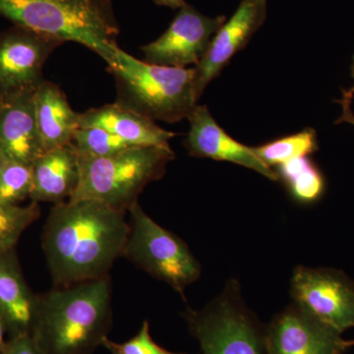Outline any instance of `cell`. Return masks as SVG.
<instances>
[{
  "instance_id": "21",
  "label": "cell",
  "mask_w": 354,
  "mask_h": 354,
  "mask_svg": "<svg viewBox=\"0 0 354 354\" xmlns=\"http://www.w3.org/2000/svg\"><path fill=\"white\" fill-rule=\"evenodd\" d=\"M39 215V203L22 206L0 201V254L14 250L25 230Z\"/></svg>"
},
{
  "instance_id": "28",
  "label": "cell",
  "mask_w": 354,
  "mask_h": 354,
  "mask_svg": "<svg viewBox=\"0 0 354 354\" xmlns=\"http://www.w3.org/2000/svg\"><path fill=\"white\" fill-rule=\"evenodd\" d=\"M6 335H8V334H7L6 323L0 315V354L3 351L6 342L8 341V339H6Z\"/></svg>"
},
{
  "instance_id": "2",
  "label": "cell",
  "mask_w": 354,
  "mask_h": 354,
  "mask_svg": "<svg viewBox=\"0 0 354 354\" xmlns=\"http://www.w3.org/2000/svg\"><path fill=\"white\" fill-rule=\"evenodd\" d=\"M113 324L109 276L38 295L32 337L44 354H92Z\"/></svg>"
},
{
  "instance_id": "8",
  "label": "cell",
  "mask_w": 354,
  "mask_h": 354,
  "mask_svg": "<svg viewBox=\"0 0 354 354\" xmlns=\"http://www.w3.org/2000/svg\"><path fill=\"white\" fill-rule=\"evenodd\" d=\"M64 43L19 25L0 32V102L36 92L46 60Z\"/></svg>"
},
{
  "instance_id": "20",
  "label": "cell",
  "mask_w": 354,
  "mask_h": 354,
  "mask_svg": "<svg viewBox=\"0 0 354 354\" xmlns=\"http://www.w3.org/2000/svg\"><path fill=\"white\" fill-rule=\"evenodd\" d=\"M252 148L256 156L272 169L295 158L309 157L318 151L319 146L315 130L308 127Z\"/></svg>"
},
{
  "instance_id": "24",
  "label": "cell",
  "mask_w": 354,
  "mask_h": 354,
  "mask_svg": "<svg viewBox=\"0 0 354 354\" xmlns=\"http://www.w3.org/2000/svg\"><path fill=\"white\" fill-rule=\"evenodd\" d=\"M102 346L113 348L121 354H185L172 353L158 346L151 335L150 324L148 321H144L139 332L129 341L118 344L111 341L108 337L104 339Z\"/></svg>"
},
{
  "instance_id": "4",
  "label": "cell",
  "mask_w": 354,
  "mask_h": 354,
  "mask_svg": "<svg viewBox=\"0 0 354 354\" xmlns=\"http://www.w3.org/2000/svg\"><path fill=\"white\" fill-rule=\"evenodd\" d=\"M108 71L115 80V104L153 121L179 122L199 101L194 68L148 64L120 48Z\"/></svg>"
},
{
  "instance_id": "17",
  "label": "cell",
  "mask_w": 354,
  "mask_h": 354,
  "mask_svg": "<svg viewBox=\"0 0 354 354\" xmlns=\"http://www.w3.org/2000/svg\"><path fill=\"white\" fill-rule=\"evenodd\" d=\"M79 127L101 128L131 146L169 147V140L176 136L156 121L115 102L79 113Z\"/></svg>"
},
{
  "instance_id": "10",
  "label": "cell",
  "mask_w": 354,
  "mask_h": 354,
  "mask_svg": "<svg viewBox=\"0 0 354 354\" xmlns=\"http://www.w3.org/2000/svg\"><path fill=\"white\" fill-rule=\"evenodd\" d=\"M227 16L209 17L186 4L162 36L141 46L145 62L162 66L187 68L199 64Z\"/></svg>"
},
{
  "instance_id": "14",
  "label": "cell",
  "mask_w": 354,
  "mask_h": 354,
  "mask_svg": "<svg viewBox=\"0 0 354 354\" xmlns=\"http://www.w3.org/2000/svg\"><path fill=\"white\" fill-rule=\"evenodd\" d=\"M32 94L0 102V158L32 162L44 151L35 115Z\"/></svg>"
},
{
  "instance_id": "5",
  "label": "cell",
  "mask_w": 354,
  "mask_h": 354,
  "mask_svg": "<svg viewBox=\"0 0 354 354\" xmlns=\"http://www.w3.org/2000/svg\"><path fill=\"white\" fill-rule=\"evenodd\" d=\"M174 158L171 146H132L101 158L79 155L80 180L68 201L94 200L128 213L146 186L165 176Z\"/></svg>"
},
{
  "instance_id": "18",
  "label": "cell",
  "mask_w": 354,
  "mask_h": 354,
  "mask_svg": "<svg viewBox=\"0 0 354 354\" xmlns=\"http://www.w3.org/2000/svg\"><path fill=\"white\" fill-rule=\"evenodd\" d=\"M37 127L44 151L73 142L79 129V113L70 106L57 84L44 80L32 95Z\"/></svg>"
},
{
  "instance_id": "15",
  "label": "cell",
  "mask_w": 354,
  "mask_h": 354,
  "mask_svg": "<svg viewBox=\"0 0 354 354\" xmlns=\"http://www.w3.org/2000/svg\"><path fill=\"white\" fill-rule=\"evenodd\" d=\"M32 202H66L78 187L80 160L73 143L46 151L32 162Z\"/></svg>"
},
{
  "instance_id": "23",
  "label": "cell",
  "mask_w": 354,
  "mask_h": 354,
  "mask_svg": "<svg viewBox=\"0 0 354 354\" xmlns=\"http://www.w3.org/2000/svg\"><path fill=\"white\" fill-rule=\"evenodd\" d=\"M79 155L87 157H108L132 147L113 133L97 127H79L73 138Z\"/></svg>"
},
{
  "instance_id": "26",
  "label": "cell",
  "mask_w": 354,
  "mask_h": 354,
  "mask_svg": "<svg viewBox=\"0 0 354 354\" xmlns=\"http://www.w3.org/2000/svg\"><path fill=\"white\" fill-rule=\"evenodd\" d=\"M354 95V91L353 88H349L348 91H344V95L342 99L339 101L342 104V114L341 118H339L335 123H351L354 125V114L351 111V102H353Z\"/></svg>"
},
{
  "instance_id": "25",
  "label": "cell",
  "mask_w": 354,
  "mask_h": 354,
  "mask_svg": "<svg viewBox=\"0 0 354 354\" xmlns=\"http://www.w3.org/2000/svg\"><path fill=\"white\" fill-rule=\"evenodd\" d=\"M1 354H44L32 335L10 337Z\"/></svg>"
},
{
  "instance_id": "1",
  "label": "cell",
  "mask_w": 354,
  "mask_h": 354,
  "mask_svg": "<svg viewBox=\"0 0 354 354\" xmlns=\"http://www.w3.org/2000/svg\"><path fill=\"white\" fill-rule=\"evenodd\" d=\"M129 234L127 213L94 200L55 204L41 235V246L55 286L109 276Z\"/></svg>"
},
{
  "instance_id": "29",
  "label": "cell",
  "mask_w": 354,
  "mask_h": 354,
  "mask_svg": "<svg viewBox=\"0 0 354 354\" xmlns=\"http://www.w3.org/2000/svg\"><path fill=\"white\" fill-rule=\"evenodd\" d=\"M106 348L108 349L109 353H111V354H121V353H118V351H115V349H114L113 348H109V346H106Z\"/></svg>"
},
{
  "instance_id": "16",
  "label": "cell",
  "mask_w": 354,
  "mask_h": 354,
  "mask_svg": "<svg viewBox=\"0 0 354 354\" xmlns=\"http://www.w3.org/2000/svg\"><path fill=\"white\" fill-rule=\"evenodd\" d=\"M37 304L38 295L25 281L15 249L0 254V315L8 339L31 335Z\"/></svg>"
},
{
  "instance_id": "19",
  "label": "cell",
  "mask_w": 354,
  "mask_h": 354,
  "mask_svg": "<svg viewBox=\"0 0 354 354\" xmlns=\"http://www.w3.org/2000/svg\"><path fill=\"white\" fill-rule=\"evenodd\" d=\"M291 197L300 204H313L325 192L322 172L309 157L298 158L274 169Z\"/></svg>"
},
{
  "instance_id": "11",
  "label": "cell",
  "mask_w": 354,
  "mask_h": 354,
  "mask_svg": "<svg viewBox=\"0 0 354 354\" xmlns=\"http://www.w3.org/2000/svg\"><path fill=\"white\" fill-rule=\"evenodd\" d=\"M267 16V0H241L232 17L216 32L204 57L194 67L198 99L232 58L246 48L254 35L264 25Z\"/></svg>"
},
{
  "instance_id": "7",
  "label": "cell",
  "mask_w": 354,
  "mask_h": 354,
  "mask_svg": "<svg viewBox=\"0 0 354 354\" xmlns=\"http://www.w3.org/2000/svg\"><path fill=\"white\" fill-rule=\"evenodd\" d=\"M128 213L129 234L122 257L171 286L184 298L185 288L201 276L199 261L183 239L147 215L139 202Z\"/></svg>"
},
{
  "instance_id": "13",
  "label": "cell",
  "mask_w": 354,
  "mask_h": 354,
  "mask_svg": "<svg viewBox=\"0 0 354 354\" xmlns=\"http://www.w3.org/2000/svg\"><path fill=\"white\" fill-rule=\"evenodd\" d=\"M187 120L190 128L184 146L191 157L232 162L279 181L276 171L256 156L253 148L239 143L221 127L208 106L197 104Z\"/></svg>"
},
{
  "instance_id": "9",
  "label": "cell",
  "mask_w": 354,
  "mask_h": 354,
  "mask_svg": "<svg viewBox=\"0 0 354 354\" xmlns=\"http://www.w3.org/2000/svg\"><path fill=\"white\" fill-rule=\"evenodd\" d=\"M290 293L293 304L337 332L354 328V283L344 272L299 266Z\"/></svg>"
},
{
  "instance_id": "6",
  "label": "cell",
  "mask_w": 354,
  "mask_h": 354,
  "mask_svg": "<svg viewBox=\"0 0 354 354\" xmlns=\"http://www.w3.org/2000/svg\"><path fill=\"white\" fill-rule=\"evenodd\" d=\"M201 354H269L266 328L244 304L236 281L201 310L183 312Z\"/></svg>"
},
{
  "instance_id": "22",
  "label": "cell",
  "mask_w": 354,
  "mask_h": 354,
  "mask_svg": "<svg viewBox=\"0 0 354 354\" xmlns=\"http://www.w3.org/2000/svg\"><path fill=\"white\" fill-rule=\"evenodd\" d=\"M32 165L0 158V201L20 204L31 196Z\"/></svg>"
},
{
  "instance_id": "3",
  "label": "cell",
  "mask_w": 354,
  "mask_h": 354,
  "mask_svg": "<svg viewBox=\"0 0 354 354\" xmlns=\"http://www.w3.org/2000/svg\"><path fill=\"white\" fill-rule=\"evenodd\" d=\"M0 16L65 43L82 44L108 65L120 48L113 0H0Z\"/></svg>"
},
{
  "instance_id": "30",
  "label": "cell",
  "mask_w": 354,
  "mask_h": 354,
  "mask_svg": "<svg viewBox=\"0 0 354 354\" xmlns=\"http://www.w3.org/2000/svg\"><path fill=\"white\" fill-rule=\"evenodd\" d=\"M351 76H353V78L354 79V57L353 60V64H351ZM351 88H353L354 90V85L353 86V87H351Z\"/></svg>"
},
{
  "instance_id": "12",
  "label": "cell",
  "mask_w": 354,
  "mask_h": 354,
  "mask_svg": "<svg viewBox=\"0 0 354 354\" xmlns=\"http://www.w3.org/2000/svg\"><path fill=\"white\" fill-rule=\"evenodd\" d=\"M266 339L269 354H344L354 346L295 304L272 319Z\"/></svg>"
},
{
  "instance_id": "27",
  "label": "cell",
  "mask_w": 354,
  "mask_h": 354,
  "mask_svg": "<svg viewBox=\"0 0 354 354\" xmlns=\"http://www.w3.org/2000/svg\"><path fill=\"white\" fill-rule=\"evenodd\" d=\"M158 6L167 7V8L178 10L181 7L186 6L185 0H153Z\"/></svg>"
}]
</instances>
